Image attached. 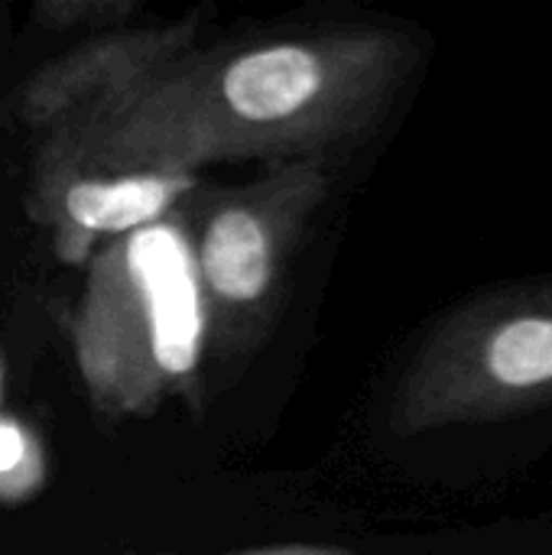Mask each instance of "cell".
Instances as JSON below:
<instances>
[{
    "mask_svg": "<svg viewBox=\"0 0 552 555\" xmlns=\"http://www.w3.org/2000/svg\"><path fill=\"white\" fill-rule=\"evenodd\" d=\"M423 59L410 33L325 29L185 52L46 133L36 185L101 172L329 159L368 137Z\"/></svg>",
    "mask_w": 552,
    "mask_h": 555,
    "instance_id": "1",
    "label": "cell"
},
{
    "mask_svg": "<svg viewBox=\"0 0 552 555\" xmlns=\"http://www.w3.org/2000/svg\"><path fill=\"white\" fill-rule=\"evenodd\" d=\"M72 351L107 420L153 416L172 393L192 390L208 351V315L192 228L179 215L117 237L88 260Z\"/></svg>",
    "mask_w": 552,
    "mask_h": 555,
    "instance_id": "2",
    "label": "cell"
},
{
    "mask_svg": "<svg viewBox=\"0 0 552 555\" xmlns=\"http://www.w3.org/2000/svg\"><path fill=\"white\" fill-rule=\"evenodd\" d=\"M552 403V283L472 302L403 371L387 423L397 436L511 420Z\"/></svg>",
    "mask_w": 552,
    "mask_h": 555,
    "instance_id": "3",
    "label": "cell"
},
{
    "mask_svg": "<svg viewBox=\"0 0 552 555\" xmlns=\"http://www.w3.org/2000/svg\"><path fill=\"white\" fill-rule=\"evenodd\" d=\"M329 189V159H296L273 166L244 189L205 198L189 228L208 315V354L238 361L260 345L296 247Z\"/></svg>",
    "mask_w": 552,
    "mask_h": 555,
    "instance_id": "4",
    "label": "cell"
},
{
    "mask_svg": "<svg viewBox=\"0 0 552 555\" xmlns=\"http://www.w3.org/2000/svg\"><path fill=\"white\" fill-rule=\"evenodd\" d=\"M198 189L192 172H101L36 185L39 218L52 231L62 263L88 267L111 241L143 231L176 215Z\"/></svg>",
    "mask_w": 552,
    "mask_h": 555,
    "instance_id": "5",
    "label": "cell"
},
{
    "mask_svg": "<svg viewBox=\"0 0 552 555\" xmlns=\"http://www.w3.org/2000/svg\"><path fill=\"white\" fill-rule=\"evenodd\" d=\"M195 20L104 36L36 72L16 94V117L36 130H52L81 107L133 85L146 72L192 52Z\"/></svg>",
    "mask_w": 552,
    "mask_h": 555,
    "instance_id": "6",
    "label": "cell"
},
{
    "mask_svg": "<svg viewBox=\"0 0 552 555\" xmlns=\"http://www.w3.org/2000/svg\"><path fill=\"white\" fill-rule=\"evenodd\" d=\"M46 481V455L39 439L10 416H0V501L33 498Z\"/></svg>",
    "mask_w": 552,
    "mask_h": 555,
    "instance_id": "7",
    "label": "cell"
},
{
    "mask_svg": "<svg viewBox=\"0 0 552 555\" xmlns=\"http://www.w3.org/2000/svg\"><path fill=\"white\" fill-rule=\"evenodd\" d=\"M137 7L127 0H49L39 3L33 13L46 23V29H68V26H117Z\"/></svg>",
    "mask_w": 552,
    "mask_h": 555,
    "instance_id": "8",
    "label": "cell"
},
{
    "mask_svg": "<svg viewBox=\"0 0 552 555\" xmlns=\"http://www.w3.org/2000/svg\"><path fill=\"white\" fill-rule=\"evenodd\" d=\"M238 555H355L345 546H329V543H280V546H260Z\"/></svg>",
    "mask_w": 552,
    "mask_h": 555,
    "instance_id": "9",
    "label": "cell"
},
{
    "mask_svg": "<svg viewBox=\"0 0 552 555\" xmlns=\"http://www.w3.org/2000/svg\"><path fill=\"white\" fill-rule=\"evenodd\" d=\"M0 400H3V358H0Z\"/></svg>",
    "mask_w": 552,
    "mask_h": 555,
    "instance_id": "10",
    "label": "cell"
}]
</instances>
